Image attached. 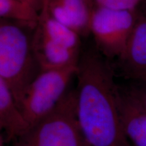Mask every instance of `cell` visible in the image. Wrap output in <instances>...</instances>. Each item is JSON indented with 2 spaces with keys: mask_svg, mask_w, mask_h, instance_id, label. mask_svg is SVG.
<instances>
[{
  "mask_svg": "<svg viewBox=\"0 0 146 146\" xmlns=\"http://www.w3.org/2000/svg\"><path fill=\"white\" fill-rule=\"evenodd\" d=\"M34 28L0 20V79L19 107L25 91L41 72L33 49Z\"/></svg>",
  "mask_w": 146,
  "mask_h": 146,
  "instance_id": "obj_2",
  "label": "cell"
},
{
  "mask_svg": "<svg viewBox=\"0 0 146 146\" xmlns=\"http://www.w3.org/2000/svg\"><path fill=\"white\" fill-rule=\"evenodd\" d=\"M77 66L41 72L29 85L19 105L30 127L52 112L68 93Z\"/></svg>",
  "mask_w": 146,
  "mask_h": 146,
  "instance_id": "obj_4",
  "label": "cell"
},
{
  "mask_svg": "<svg viewBox=\"0 0 146 146\" xmlns=\"http://www.w3.org/2000/svg\"><path fill=\"white\" fill-rule=\"evenodd\" d=\"M113 65L116 75L129 81L146 80V2L137 8L135 23L125 50Z\"/></svg>",
  "mask_w": 146,
  "mask_h": 146,
  "instance_id": "obj_6",
  "label": "cell"
},
{
  "mask_svg": "<svg viewBox=\"0 0 146 146\" xmlns=\"http://www.w3.org/2000/svg\"><path fill=\"white\" fill-rule=\"evenodd\" d=\"M36 29L43 35L58 44L75 52H81V36L53 18L43 7L39 13Z\"/></svg>",
  "mask_w": 146,
  "mask_h": 146,
  "instance_id": "obj_11",
  "label": "cell"
},
{
  "mask_svg": "<svg viewBox=\"0 0 146 146\" xmlns=\"http://www.w3.org/2000/svg\"><path fill=\"white\" fill-rule=\"evenodd\" d=\"M96 6L119 10H133L146 2V0H92Z\"/></svg>",
  "mask_w": 146,
  "mask_h": 146,
  "instance_id": "obj_13",
  "label": "cell"
},
{
  "mask_svg": "<svg viewBox=\"0 0 146 146\" xmlns=\"http://www.w3.org/2000/svg\"><path fill=\"white\" fill-rule=\"evenodd\" d=\"M0 128L1 140L9 144L30 128L6 84L0 79Z\"/></svg>",
  "mask_w": 146,
  "mask_h": 146,
  "instance_id": "obj_10",
  "label": "cell"
},
{
  "mask_svg": "<svg viewBox=\"0 0 146 146\" xmlns=\"http://www.w3.org/2000/svg\"><path fill=\"white\" fill-rule=\"evenodd\" d=\"M19 1L30 5L40 13L44 5L45 0H19Z\"/></svg>",
  "mask_w": 146,
  "mask_h": 146,
  "instance_id": "obj_15",
  "label": "cell"
},
{
  "mask_svg": "<svg viewBox=\"0 0 146 146\" xmlns=\"http://www.w3.org/2000/svg\"><path fill=\"white\" fill-rule=\"evenodd\" d=\"M1 146H86L76 114L75 89L69 90L52 112L11 143Z\"/></svg>",
  "mask_w": 146,
  "mask_h": 146,
  "instance_id": "obj_3",
  "label": "cell"
},
{
  "mask_svg": "<svg viewBox=\"0 0 146 146\" xmlns=\"http://www.w3.org/2000/svg\"><path fill=\"white\" fill-rule=\"evenodd\" d=\"M111 60L95 45L82 51L77 65L76 114L86 146H132L122 129Z\"/></svg>",
  "mask_w": 146,
  "mask_h": 146,
  "instance_id": "obj_1",
  "label": "cell"
},
{
  "mask_svg": "<svg viewBox=\"0 0 146 146\" xmlns=\"http://www.w3.org/2000/svg\"><path fill=\"white\" fill-rule=\"evenodd\" d=\"M0 17L35 29L39 20V12L19 0H0Z\"/></svg>",
  "mask_w": 146,
  "mask_h": 146,
  "instance_id": "obj_12",
  "label": "cell"
},
{
  "mask_svg": "<svg viewBox=\"0 0 146 146\" xmlns=\"http://www.w3.org/2000/svg\"><path fill=\"white\" fill-rule=\"evenodd\" d=\"M125 87L133 95L146 110V80L129 81Z\"/></svg>",
  "mask_w": 146,
  "mask_h": 146,
  "instance_id": "obj_14",
  "label": "cell"
},
{
  "mask_svg": "<svg viewBox=\"0 0 146 146\" xmlns=\"http://www.w3.org/2000/svg\"><path fill=\"white\" fill-rule=\"evenodd\" d=\"M33 49L41 72L77 66L81 52L49 39L36 28L33 36Z\"/></svg>",
  "mask_w": 146,
  "mask_h": 146,
  "instance_id": "obj_9",
  "label": "cell"
},
{
  "mask_svg": "<svg viewBox=\"0 0 146 146\" xmlns=\"http://www.w3.org/2000/svg\"><path fill=\"white\" fill-rule=\"evenodd\" d=\"M43 8L81 37L91 35V18L96 8L92 0H45Z\"/></svg>",
  "mask_w": 146,
  "mask_h": 146,
  "instance_id": "obj_8",
  "label": "cell"
},
{
  "mask_svg": "<svg viewBox=\"0 0 146 146\" xmlns=\"http://www.w3.org/2000/svg\"><path fill=\"white\" fill-rule=\"evenodd\" d=\"M116 104L122 129L132 146H146V110L124 86L117 85Z\"/></svg>",
  "mask_w": 146,
  "mask_h": 146,
  "instance_id": "obj_7",
  "label": "cell"
},
{
  "mask_svg": "<svg viewBox=\"0 0 146 146\" xmlns=\"http://www.w3.org/2000/svg\"><path fill=\"white\" fill-rule=\"evenodd\" d=\"M137 9L112 10L96 6L90 25V33L98 50L106 58H119L125 50L135 23Z\"/></svg>",
  "mask_w": 146,
  "mask_h": 146,
  "instance_id": "obj_5",
  "label": "cell"
}]
</instances>
